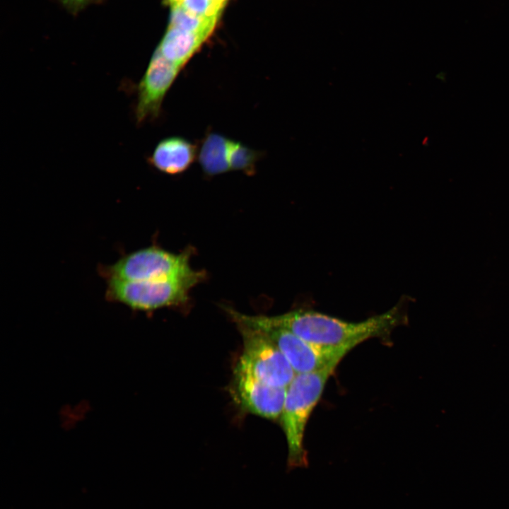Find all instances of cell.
Masks as SVG:
<instances>
[{
    "label": "cell",
    "mask_w": 509,
    "mask_h": 509,
    "mask_svg": "<svg viewBox=\"0 0 509 509\" xmlns=\"http://www.w3.org/2000/svg\"><path fill=\"white\" fill-rule=\"evenodd\" d=\"M182 0H166L168 4L171 6V7L179 5Z\"/></svg>",
    "instance_id": "17"
},
{
    "label": "cell",
    "mask_w": 509,
    "mask_h": 509,
    "mask_svg": "<svg viewBox=\"0 0 509 509\" xmlns=\"http://www.w3.org/2000/svg\"><path fill=\"white\" fill-rule=\"evenodd\" d=\"M216 8L222 12L228 0H213Z\"/></svg>",
    "instance_id": "16"
},
{
    "label": "cell",
    "mask_w": 509,
    "mask_h": 509,
    "mask_svg": "<svg viewBox=\"0 0 509 509\" xmlns=\"http://www.w3.org/2000/svg\"><path fill=\"white\" fill-rule=\"evenodd\" d=\"M179 5L192 15L216 21L222 13L213 0H182Z\"/></svg>",
    "instance_id": "14"
},
{
    "label": "cell",
    "mask_w": 509,
    "mask_h": 509,
    "mask_svg": "<svg viewBox=\"0 0 509 509\" xmlns=\"http://www.w3.org/2000/svg\"><path fill=\"white\" fill-rule=\"evenodd\" d=\"M69 11L77 13L86 7L96 4L101 0H59Z\"/></svg>",
    "instance_id": "15"
},
{
    "label": "cell",
    "mask_w": 509,
    "mask_h": 509,
    "mask_svg": "<svg viewBox=\"0 0 509 509\" xmlns=\"http://www.w3.org/2000/svg\"><path fill=\"white\" fill-rule=\"evenodd\" d=\"M230 139L216 132H209L203 139L199 151V163L208 176L230 170L228 154Z\"/></svg>",
    "instance_id": "11"
},
{
    "label": "cell",
    "mask_w": 509,
    "mask_h": 509,
    "mask_svg": "<svg viewBox=\"0 0 509 509\" xmlns=\"http://www.w3.org/2000/svg\"><path fill=\"white\" fill-rule=\"evenodd\" d=\"M233 322L252 327L264 334L287 359L296 374L339 364L351 350L328 348L310 343L291 331L272 323L267 316L248 315L226 308Z\"/></svg>",
    "instance_id": "4"
},
{
    "label": "cell",
    "mask_w": 509,
    "mask_h": 509,
    "mask_svg": "<svg viewBox=\"0 0 509 509\" xmlns=\"http://www.w3.org/2000/svg\"><path fill=\"white\" fill-rule=\"evenodd\" d=\"M207 39L201 35L169 26L156 50L182 69Z\"/></svg>",
    "instance_id": "10"
},
{
    "label": "cell",
    "mask_w": 509,
    "mask_h": 509,
    "mask_svg": "<svg viewBox=\"0 0 509 509\" xmlns=\"http://www.w3.org/2000/svg\"><path fill=\"white\" fill-rule=\"evenodd\" d=\"M191 250L175 254L156 246L143 248L119 259L112 265L101 267L107 280L150 281L180 276L191 273Z\"/></svg>",
    "instance_id": "5"
},
{
    "label": "cell",
    "mask_w": 509,
    "mask_h": 509,
    "mask_svg": "<svg viewBox=\"0 0 509 509\" xmlns=\"http://www.w3.org/2000/svg\"><path fill=\"white\" fill-rule=\"evenodd\" d=\"M242 351L235 368L267 384L287 387L296 375L274 343L261 331L235 322Z\"/></svg>",
    "instance_id": "6"
},
{
    "label": "cell",
    "mask_w": 509,
    "mask_h": 509,
    "mask_svg": "<svg viewBox=\"0 0 509 509\" xmlns=\"http://www.w3.org/2000/svg\"><path fill=\"white\" fill-rule=\"evenodd\" d=\"M216 20L192 15L180 5L171 7L170 26L201 35L208 38L213 33Z\"/></svg>",
    "instance_id": "12"
},
{
    "label": "cell",
    "mask_w": 509,
    "mask_h": 509,
    "mask_svg": "<svg viewBox=\"0 0 509 509\" xmlns=\"http://www.w3.org/2000/svg\"><path fill=\"white\" fill-rule=\"evenodd\" d=\"M196 146L181 136H170L160 141L148 162L158 170L168 175H178L186 171L197 157Z\"/></svg>",
    "instance_id": "9"
},
{
    "label": "cell",
    "mask_w": 509,
    "mask_h": 509,
    "mask_svg": "<svg viewBox=\"0 0 509 509\" xmlns=\"http://www.w3.org/2000/svg\"><path fill=\"white\" fill-rule=\"evenodd\" d=\"M406 299L387 311L359 322H349L312 310H295L267 316L304 340L328 348H353L371 338L384 337L406 322Z\"/></svg>",
    "instance_id": "1"
},
{
    "label": "cell",
    "mask_w": 509,
    "mask_h": 509,
    "mask_svg": "<svg viewBox=\"0 0 509 509\" xmlns=\"http://www.w3.org/2000/svg\"><path fill=\"white\" fill-rule=\"evenodd\" d=\"M286 388L267 384L235 368L230 390L244 412L276 419L281 414Z\"/></svg>",
    "instance_id": "7"
},
{
    "label": "cell",
    "mask_w": 509,
    "mask_h": 509,
    "mask_svg": "<svg viewBox=\"0 0 509 509\" xmlns=\"http://www.w3.org/2000/svg\"><path fill=\"white\" fill-rule=\"evenodd\" d=\"M205 278V271L150 281L107 280L106 298L139 311L181 305L189 300L190 290Z\"/></svg>",
    "instance_id": "3"
},
{
    "label": "cell",
    "mask_w": 509,
    "mask_h": 509,
    "mask_svg": "<svg viewBox=\"0 0 509 509\" xmlns=\"http://www.w3.org/2000/svg\"><path fill=\"white\" fill-rule=\"evenodd\" d=\"M260 158V153L241 142L230 139L228 160L230 170H237L247 175L255 173V165Z\"/></svg>",
    "instance_id": "13"
},
{
    "label": "cell",
    "mask_w": 509,
    "mask_h": 509,
    "mask_svg": "<svg viewBox=\"0 0 509 509\" xmlns=\"http://www.w3.org/2000/svg\"><path fill=\"white\" fill-rule=\"evenodd\" d=\"M337 365L333 363L315 371L296 374L286 388L280 419L288 445V472L308 467V452L303 443L305 428Z\"/></svg>",
    "instance_id": "2"
},
{
    "label": "cell",
    "mask_w": 509,
    "mask_h": 509,
    "mask_svg": "<svg viewBox=\"0 0 509 509\" xmlns=\"http://www.w3.org/2000/svg\"><path fill=\"white\" fill-rule=\"evenodd\" d=\"M181 70L155 50L137 86V124L158 117L164 98Z\"/></svg>",
    "instance_id": "8"
}]
</instances>
